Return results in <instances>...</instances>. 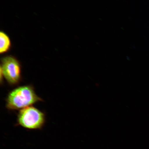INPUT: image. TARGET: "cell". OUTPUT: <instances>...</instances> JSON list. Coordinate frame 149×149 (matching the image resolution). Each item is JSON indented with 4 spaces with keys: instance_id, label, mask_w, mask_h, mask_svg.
Returning a JSON list of instances; mask_svg holds the SVG:
<instances>
[{
    "instance_id": "1",
    "label": "cell",
    "mask_w": 149,
    "mask_h": 149,
    "mask_svg": "<svg viewBox=\"0 0 149 149\" xmlns=\"http://www.w3.org/2000/svg\"><path fill=\"white\" fill-rule=\"evenodd\" d=\"M42 101L32 86H23L9 93L6 99V107L11 110H21Z\"/></svg>"
},
{
    "instance_id": "2",
    "label": "cell",
    "mask_w": 149,
    "mask_h": 149,
    "mask_svg": "<svg viewBox=\"0 0 149 149\" xmlns=\"http://www.w3.org/2000/svg\"><path fill=\"white\" fill-rule=\"evenodd\" d=\"M45 122V113L32 106L20 110L18 113L17 124L26 129L41 130Z\"/></svg>"
},
{
    "instance_id": "3",
    "label": "cell",
    "mask_w": 149,
    "mask_h": 149,
    "mask_svg": "<svg viewBox=\"0 0 149 149\" xmlns=\"http://www.w3.org/2000/svg\"><path fill=\"white\" fill-rule=\"evenodd\" d=\"M21 66L19 61L12 56H7L1 59V72L9 84L15 85L22 79Z\"/></svg>"
},
{
    "instance_id": "4",
    "label": "cell",
    "mask_w": 149,
    "mask_h": 149,
    "mask_svg": "<svg viewBox=\"0 0 149 149\" xmlns=\"http://www.w3.org/2000/svg\"><path fill=\"white\" fill-rule=\"evenodd\" d=\"M11 47V42L9 37L3 32L0 33V53L4 54L6 53Z\"/></svg>"
}]
</instances>
